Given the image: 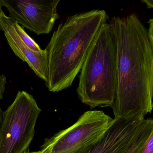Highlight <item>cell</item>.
Returning a JSON list of instances; mask_svg holds the SVG:
<instances>
[{"mask_svg":"<svg viewBox=\"0 0 153 153\" xmlns=\"http://www.w3.org/2000/svg\"><path fill=\"white\" fill-rule=\"evenodd\" d=\"M117 43L115 118H143L153 109V54L147 30L136 14L110 22Z\"/></svg>","mask_w":153,"mask_h":153,"instance_id":"1","label":"cell"},{"mask_svg":"<svg viewBox=\"0 0 153 153\" xmlns=\"http://www.w3.org/2000/svg\"><path fill=\"white\" fill-rule=\"evenodd\" d=\"M108 18L104 10H93L70 15L60 23L45 48L48 75L45 83L49 91L58 92L71 86Z\"/></svg>","mask_w":153,"mask_h":153,"instance_id":"2","label":"cell"},{"mask_svg":"<svg viewBox=\"0 0 153 153\" xmlns=\"http://www.w3.org/2000/svg\"><path fill=\"white\" fill-rule=\"evenodd\" d=\"M80 72L76 92L82 103L91 108L112 107L117 88V43L110 22L102 26Z\"/></svg>","mask_w":153,"mask_h":153,"instance_id":"3","label":"cell"},{"mask_svg":"<svg viewBox=\"0 0 153 153\" xmlns=\"http://www.w3.org/2000/svg\"><path fill=\"white\" fill-rule=\"evenodd\" d=\"M41 110L32 95L18 92L4 111L0 126V153H25L34 135Z\"/></svg>","mask_w":153,"mask_h":153,"instance_id":"4","label":"cell"},{"mask_svg":"<svg viewBox=\"0 0 153 153\" xmlns=\"http://www.w3.org/2000/svg\"><path fill=\"white\" fill-rule=\"evenodd\" d=\"M113 119L101 110L85 112L71 126L45 140L41 151L46 153H81L96 143Z\"/></svg>","mask_w":153,"mask_h":153,"instance_id":"5","label":"cell"},{"mask_svg":"<svg viewBox=\"0 0 153 153\" xmlns=\"http://www.w3.org/2000/svg\"><path fill=\"white\" fill-rule=\"evenodd\" d=\"M153 129V119H113L103 135L81 153H137Z\"/></svg>","mask_w":153,"mask_h":153,"instance_id":"6","label":"cell"},{"mask_svg":"<svg viewBox=\"0 0 153 153\" xmlns=\"http://www.w3.org/2000/svg\"><path fill=\"white\" fill-rule=\"evenodd\" d=\"M9 17L36 35L50 33L60 18L57 7L60 0H1Z\"/></svg>","mask_w":153,"mask_h":153,"instance_id":"7","label":"cell"},{"mask_svg":"<svg viewBox=\"0 0 153 153\" xmlns=\"http://www.w3.org/2000/svg\"><path fill=\"white\" fill-rule=\"evenodd\" d=\"M0 29L4 32L8 44L15 54L26 62L35 74L46 82L48 75V58L46 49L38 53L30 49L1 17Z\"/></svg>","mask_w":153,"mask_h":153,"instance_id":"8","label":"cell"},{"mask_svg":"<svg viewBox=\"0 0 153 153\" xmlns=\"http://www.w3.org/2000/svg\"><path fill=\"white\" fill-rule=\"evenodd\" d=\"M0 17L13 30L19 37L28 47L36 52H41L43 49L40 48L37 43L31 38L19 24L9 16H6L3 11L0 13Z\"/></svg>","mask_w":153,"mask_h":153,"instance_id":"9","label":"cell"},{"mask_svg":"<svg viewBox=\"0 0 153 153\" xmlns=\"http://www.w3.org/2000/svg\"><path fill=\"white\" fill-rule=\"evenodd\" d=\"M137 153H153V129L151 134Z\"/></svg>","mask_w":153,"mask_h":153,"instance_id":"10","label":"cell"},{"mask_svg":"<svg viewBox=\"0 0 153 153\" xmlns=\"http://www.w3.org/2000/svg\"><path fill=\"white\" fill-rule=\"evenodd\" d=\"M7 83L6 76L4 75H0V126L2 120L3 111L2 110L1 107V101L3 97V93L5 90V84Z\"/></svg>","mask_w":153,"mask_h":153,"instance_id":"11","label":"cell"},{"mask_svg":"<svg viewBox=\"0 0 153 153\" xmlns=\"http://www.w3.org/2000/svg\"><path fill=\"white\" fill-rule=\"evenodd\" d=\"M149 28L147 30L148 37L153 54V18L150 19L148 22Z\"/></svg>","mask_w":153,"mask_h":153,"instance_id":"12","label":"cell"},{"mask_svg":"<svg viewBox=\"0 0 153 153\" xmlns=\"http://www.w3.org/2000/svg\"><path fill=\"white\" fill-rule=\"evenodd\" d=\"M142 1L145 3L149 9L153 8V0H143Z\"/></svg>","mask_w":153,"mask_h":153,"instance_id":"13","label":"cell"},{"mask_svg":"<svg viewBox=\"0 0 153 153\" xmlns=\"http://www.w3.org/2000/svg\"><path fill=\"white\" fill-rule=\"evenodd\" d=\"M25 153H46L45 152H44V151H41V150H40V151H38V152H27V153L26 152Z\"/></svg>","mask_w":153,"mask_h":153,"instance_id":"14","label":"cell"},{"mask_svg":"<svg viewBox=\"0 0 153 153\" xmlns=\"http://www.w3.org/2000/svg\"><path fill=\"white\" fill-rule=\"evenodd\" d=\"M2 5L1 2V0H0V13L3 11L2 10Z\"/></svg>","mask_w":153,"mask_h":153,"instance_id":"15","label":"cell"}]
</instances>
